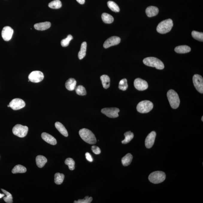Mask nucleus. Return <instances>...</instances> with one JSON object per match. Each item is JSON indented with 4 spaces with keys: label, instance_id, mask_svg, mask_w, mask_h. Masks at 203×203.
<instances>
[{
    "label": "nucleus",
    "instance_id": "1",
    "mask_svg": "<svg viewBox=\"0 0 203 203\" xmlns=\"http://www.w3.org/2000/svg\"><path fill=\"white\" fill-rule=\"evenodd\" d=\"M79 134L81 139L90 145H94L96 143L97 140L95 135L90 130L87 129H81L79 131Z\"/></svg>",
    "mask_w": 203,
    "mask_h": 203
},
{
    "label": "nucleus",
    "instance_id": "2",
    "mask_svg": "<svg viewBox=\"0 0 203 203\" xmlns=\"http://www.w3.org/2000/svg\"><path fill=\"white\" fill-rule=\"evenodd\" d=\"M143 62L146 66L155 67L158 69L162 70L164 68V64L163 62L155 57H147L144 59Z\"/></svg>",
    "mask_w": 203,
    "mask_h": 203
},
{
    "label": "nucleus",
    "instance_id": "3",
    "mask_svg": "<svg viewBox=\"0 0 203 203\" xmlns=\"http://www.w3.org/2000/svg\"><path fill=\"white\" fill-rule=\"evenodd\" d=\"M167 97L172 108H177L180 104V101L177 93L173 90H170L167 92Z\"/></svg>",
    "mask_w": 203,
    "mask_h": 203
},
{
    "label": "nucleus",
    "instance_id": "4",
    "mask_svg": "<svg viewBox=\"0 0 203 203\" xmlns=\"http://www.w3.org/2000/svg\"><path fill=\"white\" fill-rule=\"evenodd\" d=\"M173 25V21L171 19L164 20L158 25L157 30L160 34L167 33L171 31Z\"/></svg>",
    "mask_w": 203,
    "mask_h": 203
},
{
    "label": "nucleus",
    "instance_id": "5",
    "mask_svg": "<svg viewBox=\"0 0 203 203\" xmlns=\"http://www.w3.org/2000/svg\"><path fill=\"white\" fill-rule=\"evenodd\" d=\"M166 178V174L164 172L158 171L151 173L149 176L148 178L152 183L158 184L164 181Z\"/></svg>",
    "mask_w": 203,
    "mask_h": 203
},
{
    "label": "nucleus",
    "instance_id": "6",
    "mask_svg": "<svg viewBox=\"0 0 203 203\" xmlns=\"http://www.w3.org/2000/svg\"><path fill=\"white\" fill-rule=\"evenodd\" d=\"M154 105L149 101H143L140 102L137 107V110L141 113H146L149 112L153 108Z\"/></svg>",
    "mask_w": 203,
    "mask_h": 203
},
{
    "label": "nucleus",
    "instance_id": "7",
    "mask_svg": "<svg viewBox=\"0 0 203 203\" xmlns=\"http://www.w3.org/2000/svg\"><path fill=\"white\" fill-rule=\"evenodd\" d=\"M28 128L26 126L17 124L15 126L13 129V132L14 135L20 138L25 137L27 135Z\"/></svg>",
    "mask_w": 203,
    "mask_h": 203
},
{
    "label": "nucleus",
    "instance_id": "8",
    "mask_svg": "<svg viewBox=\"0 0 203 203\" xmlns=\"http://www.w3.org/2000/svg\"><path fill=\"white\" fill-rule=\"evenodd\" d=\"M193 84L198 92L203 93V79L202 76L199 75H194L193 78Z\"/></svg>",
    "mask_w": 203,
    "mask_h": 203
},
{
    "label": "nucleus",
    "instance_id": "9",
    "mask_svg": "<svg viewBox=\"0 0 203 203\" xmlns=\"http://www.w3.org/2000/svg\"><path fill=\"white\" fill-rule=\"evenodd\" d=\"M44 78L43 73L40 71H34L32 72L28 76L30 81L38 83L43 80Z\"/></svg>",
    "mask_w": 203,
    "mask_h": 203
},
{
    "label": "nucleus",
    "instance_id": "10",
    "mask_svg": "<svg viewBox=\"0 0 203 203\" xmlns=\"http://www.w3.org/2000/svg\"><path fill=\"white\" fill-rule=\"evenodd\" d=\"M120 110L117 108H107L102 109L101 112L110 118H115L118 117Z\"/></svg>",
    "mask_w": 203,
    "mask_h": 203
},
{
    "label": "nucleus",
    "instance_id": "11",
    "mask_svg": "<svg viewBox=\"0 0 203 203\" xmlns=\"http://www.w3.org/2000/svg\"><path fill=\"white\" fill-rule=\"evenodd\" d=\"M10 107L14 110H17L22 108L25 106V103L22 99L16 98L12 100L9 104Z\"/></svg>",
    "mask_w": 203,
    "mask_h": 203
},
{
    "label": "nucleus",
    "instance_id": "12",
    "mask_svg": "<svg viewBox=\"0 0 203 203\" xmlns=\"http://www.w3.org/2000/svg\"><path fill=\"white\" fill-rule=\"evenodd\" d=\"M134 85L135 88L138 90L144 91L148 89V84L146 81L140 78L135 79Z\"/></svg>",
    "mask_w": 203,
    "mask_h": 203
},
{
    "label": "nucleus",
    "instance_id": "13",
    "mask_svg": "<svg viewBox=\"0 0 203 203\" xmlns=\"http://www.w3.org/2000/svg\"><path fill=\"white\" fill-rule=\"evenodd\" d=\"M14 30L10 26H5L3 29L2 31V36L3 39L5 41H9L12 37Z\"/></svg>",
    "mask_w": 203,
    "mask_h": 203
},
{
    "label": "nucleus",
    "instance_id": "14",
    "mask_svg": "<svg viewBox=\"0 0 203 203\" xmlns=\"http://www.w3.org/2000/svg\"><path fill=\"white\" fill-rule=\"evenodd\" d=\"M120 38L116 36H113L109 38L105 41L104 44V47L105 49L110 48L113 46L118 45L120 42Z\"/></svg>",
    "mask_w": 203,
    "mask_h": 203
},
{
    "label": "nucleus",
    "instance_id": "15",
    "mask_svg": "<svg viewBox=\"0 0 203 203\" xmlns=\"http://www.w3.org/2000/svg\"><path fill=\"white\" fill-rule=\"evenodd\" d=\"M156 133L155 131H152L149 134L145 139V144L146 148L150 149L153 146L155 142Z\"/></svg>",
    "mask_w": 203,
    "mask_h": 203
},
{
    "label": "nucleus",
    "instance_id": "16",
    "mask_svg": "<svg viewBox=\"0 0 203 203\" xmlns=\"http://www.w3.org/2000/svg\"><path fill=\"white\" fill-rule=\"evenodd\" d=\"M41 136H42V139L44 141L50 145H55L57 144L56 140L54 137L49 134L47 133L46 132H43Z\"/></svg>",
    "mask_w": 203,
    "mask_h": 203
},
{
    "label": "nucleus",
    "instance_id": "17",
    "mask_svg": "<svg viewBox=\"0 0 203 203\" xmlns=\"http://www.w3.org/2000/svg\"><path fill=\"white\" fill-rule=\"evenodd\" d=\"M51 23L49 22H46L36 23L34 25V27L36 30L44 31L49 28L51 27Z\"/></svg>",
    "mask_w": 203,
    "mask_h": 203
},
{
    "label": "nucleus",
    "instance_id": "18",
    "mask_svg": "<svg viewBox=\"0 0 203 203\" xmlns=\"http://www.w3.org/2000/svg\"><path fill=\"white\" fill-rule=\"evenodd\" d=\"M159 10L157 7L154 6L149 7L146 10L147 16L149 17H152L158 14Z\"/></svg>",
    "mask_w": 203,
    "mask_h": 203
},
{
    "label": "nucleus",
    "instance_id": "19",
    "mask_svg": "<svg viewBox=\"0 0 203 203\" xmlns=\"http://www.w3.org/2000/svg\"><path fill=\"white\" fill-rule=\"evenodd\" d=\"M76 81L74 78H70L67 81L65 84L66 89L68 90L73 91L76 87Z\"/></svg>",
    "mask_w": 203,
    "mask_h": 203
},
{
    "label": "nucleus",
    "instance_id": "20",
    "mask_svg": "<svg viewBox=\"0 0 203 203\" xmlns=\"http://www.w3.org/2000/svg\"><path fill=\"white\" fill-rule=\"evenodd\" d=\"M55 126L57 130L63 136L66 137L68 136V133L67 129L61 123L59 122H57L55 123Z\"/></svg>",
    "mask_w": 203,
    "mask_h": 203
},
{
    "label": "nucleus",
    "instance_id": "21",
    "mask_svg": "<svg viewBox=\"0 0 203 203\" xmlns=\"http://www.w3.org/2000/svg\"><path fill=\"white\" fill-rule=\"evenodd\" d=\"M175 51L178 54H185L191 51L190 47L186 45L179 46L176 47Z\"/></svg>",
    "mask_w": 203,
    "mask_h": 203
},
{
    "label": "nucleus",
    "instance_id": "22",
    "mask_svg": "<svg viewBox=\"0 0 203 203\" xmlns=\"http://www.w3.org/2000/svg\"><path fill=\"white\" fill-rule=\"evenodd\" d=\"M47 162V159L45 157L42 155H38L36 157L37 165L39 168L43 167Z\"/></svg>",
    "mask_w": 203,
    "mask_h": 203
},
{
    "label": "nucleus",
    "instance_id": "23",
    "mask_svg": "<svg viewBox=\"0 0 203 203\" xmlns=\"http://www.w3.org/2000/svg\"><path fill=\"white\" fill-rule=\"evenodd\" d=\"M87 46V44L86 42L82 43L81 46L80 51L78 54V57L79 60H82L86 55Z\"/></svg>",
    "mask_w": 203,
    "mask_h": 203
},
{
    "label": "nucleus",
    "instance_id": "24",
    "mask_svg": "<svg viewBox=\"0 0 203 203\" xmlns=\"http://www.w3.org/2000/svg\"><path fill=\"white\" fill-rule=\"evenodd\" d=\"M132 159H133V157L131 154L130 153H128L122 158V164L124 166H129L131 163Z\"/></svg>",
    "mask_w": 203,
    "mask_h": 203
},
{
    "label": "nucleus",
    "instance_id": "25",
    "mask_svg": "<svg viewBox=\"0 0 203 203\" xmlns=\"http://www.w3.org/2000/svg\"><path fill=\"white\" fill-rule=\"evenodd\" d=\"M101 79L104 89H108L110 87V77L107 75H104L101 76Z\"/></svg>",
    "mask_w": 203,
    "mask_h": 203
},
{
    "label": "nucleus",
    "instance_id": "26",
    "mask_svg": "<svg viewBox=\"0 0 203 203\" xmlns=\"http://www.w3.org/2000/svg\"><path fill=\"white\" fill-rule=\"evenodd\" d=\"M102 19L104 23L110 24L113 22L114 19L112 16L108 13H103L102 15Z\"/></svg>",
    "mask_w": 203,
    "mask_h": 203
},
{
    "label": "nucleus",
    "instance_id": "27",
    "mask_svg": "<svg viewBox=\"0 0 203 203\" xmlns=\"http://www.w3.org/2000/svg\"><path fill=\"white\" fill-rule=\"evenodd\" d=\"M26 172V168L21 165H17L14 167L12 170V172L14 174L17 173H24Z\"/></svg>",
    "mask_w": 203,
    "mask_h": 203
},
{
    "label": "nucleus",
    "instance_id": "28",
    "mask_svg": "<svg viewBox=\"0 0 203 203\" xmlns=\"http://www.w3.org/2000/svg\"><path fill=\"white\" fill-rule=\"evenodd\" d=\"M124 136L125 139L124 140L122 141V143L123 144H126L129 143L133 139L134 134L132 132L129 131L124 134Z\"/></svg>",
    "mask_w": 203,
    "mask_h": 203
},
{
    "label": "nucleus",
    "instance_id": "29",
    "mask_svg": "<svg viewBox=\"0 0 203 203\" xmlns=\"http://www.w3.org/2000/svg\"><path fill=\"white\" fill-rule=\"evenodd\" d=\"M64 179V175L63 173H57L55 175V182L57 185L61 184L63 183Z\"/></svg>",
    "mask_w": 203,
    "mask_h": 203
},
{
    "label": "nucleus",
    "instance_id": "30",
    "mask_svg": "<svg viewBox=\"0 0 203 203\" xmlns=\"http://www.w3.org/2000/svg\"><path fill=\"white\" fill-rule=\"evenodd\" d=\"M49 7L52 9H59L62 7V3L60 0H54L48 4Z\"/></svg>",
    "mask_w": 203,
    "mask_h": 203
},
{
    "label": "nucleus",
    "instance_id": "31",
    "mask_svg": "<svg viewBox=\"0 0 203 203\" xmlns=\"http://www.w3.org/2000/svg\"><path fill=\"white\" fill-rule=\"evenodd\" d=\"M107 5L110 9L112 11L115 12H119L120 11L119 7L115 2L113 1H109L107 2Z\"/></svg>",
    "mask_w": 203,
    "mask_h": 203
},
{
    "label": "nucleus",
    "instance_id": "32",
    "mask_svg": "<svg viewBox=\"0 0 203 203\" xmlns=\"http://www.w3.org/2000/svg\"><path fill=\"white\" fill-rule=\"evenodd\" d=\"M1 190H2L4 194H5V195L7 196H6L4 197L3 198L4 201H5L7 203H13V198L11 194L9 192H7V191L5 190L2 189H1Z\"/></svg>",
    "mask_w": 203,
    "mask_h": 203
},
{
    "label": "nucleus",
    "instance_id": "33",
    "mask_svg": "<svg viewBox=\"0 0 203 203\" xmlns=\"http://www.w3.org/2000/svg\"><path fill=\"white\" fill-rule=\"evenodd\" d=\"M193 37L197 40L203 42V32H200L196 31H193L192 33Z\"/></svg>",
    "mask_w": 203,
    "mask_h": 203
},
{
    "label": "nucleus",
    "instance_id": "34",
    "mask_svg": "<svg viewBox=\"0 0 203 203\" xmlns=\"http://www.w3.org/2000/svg\"><path fill=\"white\" fill-rule=\"evenodd\" d=\"M65 164L68 166L70 170H74L75 168V162L72 158H67L65 161Z\"/></svg>",
    "mask_w": 203,
    "mask_h": 203
},
{
    "label": "nucleus",
    "instance_id": "35",
    "mask_svg": "<svg viewBox=\"0 0 203 203\" xmlns=\"http://www.w3.org/2000/svg\"><path fill=\"white\" fill-rule=\"evenodd\" d=\"M127 80L126 79H123L120 81L119 83V88L121 90L125 91L128 88Z\"/></svg>",
    "mask_w": 203,
    "mask_h": 203
},
{
    "label": "nucleus",
    "instance_id": "36",
    "mask_svg": "<svg viewBox=\"0 0 203 203\" xmlns=\"http://www.w3.org/2000/svg\"><path fill=\"white\" fill-rule=\"evenodd\" d=\"M73 39V36L71 35H69L67 38L61 41V45L63 47H67L69 44L70 41Z\"/></svg>",
    "mask_w": 203,
    "mask_h": 203
},
{
    "label": "nucleus",
    "instance_id": "37",
    "mask_svg": "<svg viewBox=\"0 0 203 203\" xmlns=\"http://www.w3.org/2000/svg\"><path fill=\"white\" fill-rule=\"evenodd\" d=\"M76 93L80 96L86 95L87 94L86 90L84 87L79 86L77 87L75 89Z\"/></svg>",
    "mask_w": 203,
    "mask_h": 203
},
{
    "label": "nucleus",
    "instance_id": "38",
    "mask_svg": "<svg viewBox=\"0 0 203 203\" xmlns=\"http://www.w3.org/2000/svg\"><path fill=\"white\" fill-rule=\"evenodd\" d=\"M93 201L92 197L86 196L82 199H79L78 201H75V203H90Z\"/></svg>",
    "mask_w": 203,
    "mask_h": 203
},
{
    "label": "nucleus",
    "instance_id": "39",
    "mask_svg": "<svg viewBox=\"0 0 203 203\" xmlns=\"http://www.w3.org/2000/svg\"><path fill=\"white\" fill-rule=\"evenodd\" d=\"M92 150L93 152L96 155L99 154L101 153V150L99 147L96 146H93L92 147Z\"/></svg>",
    "mask_w": 203,
    "mask_h": 203
},
{
    "label": "nucleus",
    "instance_id": "40",
    "mask_svg": "<svg viewBox=\"0 0 203 203\" xmlns=\"http://www.w3.org/2000/svg\"><path fill=\"white\" fill-rule=\"evenodd\" d=\"M86 159L88 161L90 162H92L93 161V159L92 155L89 152H87L86 154Z\"/></svg>",
    "mask_w": 203,
    "mask_h": 203
},
{
    "label": "nucleus",
    "instance_id": "41",
    "mask_svg": "<svg viewBox=\"0 0 203 203\" xmlns=\"http://www.w3.org/2000/svg\"><path fill=\"white\" fill-rule=\"evenodd\" d=\"M76 1L81 4H83L85 2V0H76Z\"/></svg>",
    "mask_w": 203,
    "mask_h": 203
},
{
    "label": "nucleus",
    "instance_id": "42",
    "mask_svg": "<svg viewBox=\"0 0 203 203\" xmlns=\"http://www.w3.org/2000/svg\"><path fill=\"white\" fill-rule=\"evenodd\" d=\"M4 196H5V195L4 194L0 193V199L2 198Z\"/></svg>",
    "mask_w": 203,
    "mask_h": 203
},
{
    "label": "nucleus",
    "instance_id": "43",
    "mask_svg": "<svg viewBox=\"0 0 203 203\" xmlns=\"http://www.w3.org/2000/svg\"><path fill=\"white\" fill-rule=\"evenodd\" d=\"M203 116H202V121H203Z\"/></svg>",
    "mask_w": 203,
    "mask_h": 203
},
{
    "label": "nucleus",
    "instance_id": "44",
    "mask_svg": "<svg viewBox=\"0 0 203 203\" xmlns=\"http://www.w3.org/2000/svg\"><path fill=\"white\" fill-rule=\"evenodd\" d=\"M8 107H10V105H8Z\"/></svg>",
    "mask_w": 203,
    "mask_h": 203
}]
</instances>
